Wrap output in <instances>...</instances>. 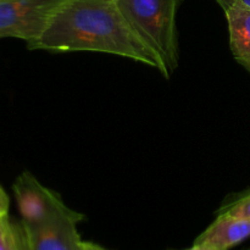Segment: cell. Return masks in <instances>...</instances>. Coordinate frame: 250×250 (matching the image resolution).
Returning <instances> with one entry per match:
<instances>
[{
	"mask_svg": "<svg viewBox=\"0 0 250 250\" xmlns=\"http://www.w3.org/2000/svg\"><path fill=\"white\" fill-rule=\"evenodd\" d=\"M29 50L94 51L131 59L165 77L163 62L133 31L116 0H67Z\"/></svg>",
	"mask_w": 250,
	"mask_h": 250,
	"instance_id": "1",
	"label": "cell"
},
{
	"mask_svg": "<svg viewBox=\"0 0 250 250\" xmlns=\"http://www.w3.org/2000/svg\"><path fill=\"white\" fill-rule=\"evenodd\" d=\"M133 31L159 56L170 78L180 62L177 12L182 0H116Z\"/></svg>",
	"mask_w": 250,
	"mask_h": 250,
	"instance_id": "2",
	"label": "cell"
},
{
	"mask_svg": "<svg viewBox=\"0 0 250 250\" xmlns=\"http://www.w3.org/2000/svg\"><path fill=\"white\" fill-rule=\"evenodd\" d=\"M67 0H0V41L14 38L29 46L44 33Z\"/></svg>",
	"mask_w": 250,
	"mask_h": 250,
	"instance_id": "3",
	"label": "cell"
},
{
	"mask_svg": "<svg viewBox=\"0 0 250 250\" xmlns=\"http://www.w3.org/2000/svg\"><path fill=\"white\" fill-rule=\"evenodd\" d=\"M12 190L21 222L27 226L43 224L67 208L58 192L42 185L28 171L17 176Z\"/></svg>",
	"mask_w": 250,
	"mask_h": 250,
	"instance_id": "4",
	"label": "cell"
},
{
	"mask_svg": "<svg viewBox=\"0 0 250 250\" xmlns=\"http://www.w3.org/2000/svg\"><path fill=\"white\" fill-rule=\"evenodd\" d=\"M84 215L66 208L48 221L36 226L23 225L28 250H82L77 226Z\"/></svg>",
	"mask_w": 250,
	"mask_h": 250,
	"instance_id": "5",
	"label": "cell"
},
{
	"mask_svg": "<svg viewBox=\"0 0 250 250\" xmlns=\"http://www.w3.org/2000/svg\"><path fill=\"white\" fill-rule=\"evenodd\" d=\"M250 237V220L217 214L215 221L195 238L217 250H229Z\"/></svg>",
	"mask_w": 250,
	"mask_h": 250,
	"instance_id": "6",
	"label": "cell"
},
{
	"mask_svg": "<svg viewBox=\"0 0 250 250\" xmlns=\"http://www.w3.org/2000/svg\"><path fill=\"white\" fill-rule=\"evenodd\" d=\"M234 60L250 73V7L233 2L224 10Z\"/></svg>",
	"mask_w": 250,
	"mask_h": 250,
	"instance_id": "7",
	"label": "cell"
},
{
	"mask_svg": "<svg viewBox=\"0 0 250 250\" xmlns=\"http://www.w3.org/2000/svg\"><path fill=\"white\" fill-rule=\"evenodd\" d=\"M0 250H28L21 220L12 219L10 214L0 217Z\"/></svg>",
	"mask_w": 250,
	"mask_h": 250,
	"instance_id": "8",
	"label": "cell"
},
{
	"mask_svg": "<svg viewBox=\"0 0 250 250\" xmlns=\"http://www.w3.org/2000/svg\"><path fill=\"white\" fill-rule=\"evenodd\" d=\"M217 214H226L239 219L250 220V189L232 197L229 202H225L217 210Z\"/></svg>",
	"mask_w": 250,
	"mask_h": 250,
	"instance_id": "9",
	"label": "cell"
},
{
	"mask_svg": "<svg viewBox=\"0 0 250 250\" xmlns=\"http://www.w3.org/2000/svg\"><path fill=\"white\" fill-rule=\"evenodd\" d=\"M9 209H10V198L9 195H7L6 190L4 189V187L0 185V217L9 214Z\"/></svg>",
	"mask_w": 250,
	"mask_h": 250,
	"instance_id": "10",
	"label": "cell"
},
{
	"mask_svg": "<svg viewBox=\"0 0 250 250\" xmlns=\"http://www.w3.org/2000/svg\"><path fill=\"white\" fill-rule=\"evenodd\" d=\"M215 1L220 5V7H221L222 10L227 9V7H229V5L233 4V2H242V4L246 5V6L250 7V0H215Z\"/></svg>",
	"mask_w": 250,
	"mask_h": 250,
	"instance_id": "11",
	"label": "cell"
},
{
	"mask_svg": "<svg viewBox=\"0 0 250 250\" xmlns=\"http://www.w3.org/2000/svg\"><path fill=\"white\" fill-rule=\"evenodd\" d=\"M82 250H109L104 247L99 246L97 243H93V242H84L82 241Z\"/></svg>",
	"mask_w": 250,
	"mask_h": 250,
	"instance_id": "12",
	"label": "cell"
},
{
	"mask_svg": "<svg viewBox=\"0 0 250 250\" xmlns=\"http://www.w3.org/2000/svg\"><path fill=\"white\" fill-rule=\"evenodd\" d=\"M183 250H217V249L212 248V247L208 246V244H205V243H197V242H194L192 247H189V248H187V249H183Z\"/></svg>",
	"mask_w": 250,
	"mask_h": 250,
	"instance_id": "13",
	"label": "cell"
},
{
	"mask_svg": "<svg viewBox=\"0 0 250 250\" xmlns=\"http://www.w3.org/2000/svg\"><path fill=\"white\" fill-rule=\"evenodd\" d=\"M247 250H250V249H247Z\"/></svg>",
	"mask_w": 250,
	"mask_h": 250,
	"instance_id": "14",
	"label": "cell"
}]
</instances>
